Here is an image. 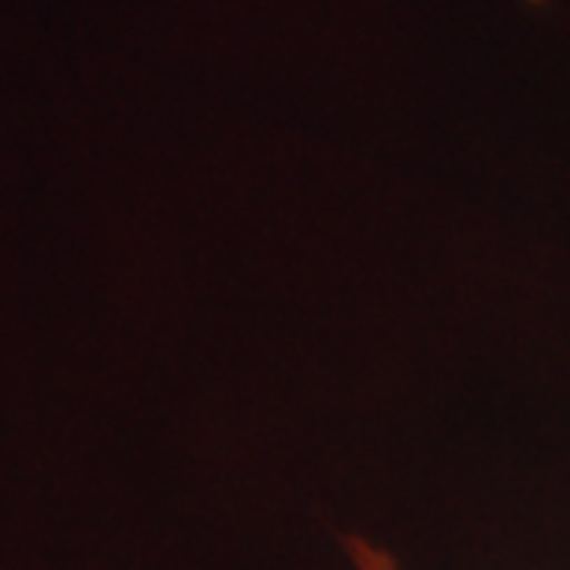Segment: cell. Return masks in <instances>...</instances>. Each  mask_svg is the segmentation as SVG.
<instances>
[{
    "label": "cell",
    "mask_w": 570,
    "mask_h": 570,
    "mask_svg": "<svg viewBox=\"0 0 570 570\" xmlns=\"http://www.w3.org/2000/svg\"><path fill=\"white\" fill-rule=\"evenodd\" d=\"M348 552H352V563H356V570H401L390 552L379 549V544H371V541L352 538Z\"/></svg>",
    "instance_id": "6da1fadb"
}]
</instances>
